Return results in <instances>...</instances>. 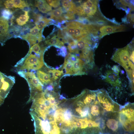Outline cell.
Segmentation results:
<instances>
[{
  "instance_id": "obj_1",
  "label": "cell",
  "mask_w": 134,
  "mask_h": 134,
  "mask_svg": "<svg viewBox=\"0 0 134 134\" xmlns=\"http://www.w3.org/2000/svg\"><path fill=\"white\" fill-rule=\"evenodd\" d=\"M130 45L117 49L111 59L122 66L125 70L131 85L134 84V60L131 57L133 50Z\"/></svg>"
},
{
  "instance_id": "obj_2",
  "label": "cell",
  "mask_w": 134,
  "mask_h": 134,
  "mask_svg": "<svg viewBox=\"0 0 134 134\" xmlns=\"http://www.w3.org/2000/svg\"><path fill=\"white\" fill-rule=\"evenodd\" d=\"M102 119L103 134H125L118 112H105Z\"/></svg>"
},
{
  "instance_id": "obj_3",
  "label": "cell",
  "mask_w": 134,
  "mask_h": 134,
  "mask_svg": "<svg viewBox=\"0 0 134 134\" xmlns=\"http://www.w3.org/2000/svg\"><path fill=\"white\" fill-rule=\"evenodd\" d=\"M119 118L125 132H134V103L130 102L121 106L118 112Z\"/></svg>"
},
{
  "instance_id": "obj_4",
  "label": "cell",
  "mask_w": 134,
  "mask_h": 134,
  "mask_svg": "<svg viewBox=\"0 0 134 134\" xmlns=\"http://www.w3.org/2000/svg\"><path fill=\"white\" fill-rule=\"evenodd\" d=\"M43 53L41 52L38 54H29L25 59L18 63V70L19 71L26 70L28 71L40 69L44 65Z\"/></svg>"
},
{
  "instance_id": "obj_5",
  "label": "cell",
  "mask_w": 134,
  "mask_h": 134,
  "mask_svg": "<svg viewBox=\"0 0 134 134\" xmlns=\"http://www.w3.org/2000/svg\"><path fill=\"white\" fill-rule=\"evenodd\" d=\"M97 100L105 112H118L121 106L115 102L105 90H96Z\"/></svg>"
},
{
  "instance_id": "obj_6",
  "label": "cell",
  "mask_w": 134,
  "mask_h": 134,
  "mask_svg": "<svg viewBox=\"0 0 134 134\" xmlns=\"http://www.w3.org/2000/svg\"><path fill=\"white\" fill-rule=\"evenodd\" d=\"M18 73L21 76L24 78L28 82L30 91L29 98H32L36 93L43 91L44 86L33 72L20 71Z\"/></svg>"
},
{
  "instance_id": "obj_7",
  "label": "cell",
  "mask_w": 134,
  "mask_h": 134,
  "mask_svg": "<svg viewBox=\"0 0 134 134\" xmlns=\"http://www.w3.org/2000/svg\"><path fill=\"white\" fill-rule=\"evenodd\" d=\"M11 78L1 73L0 96L4 99L6 97L15 83L14 80L13 78Z\"/></svg>"
},
{
  "instance_id": "obj_8",
  "label": "cell",
  "mask_w": 134,
  "mask_h": 134,
  "mask_svg": "<svg viewBox=\"0 0 134 134\" xmlns=\"http://www.w3.org/2000/svg\"><path fill=\"white\" fill-rule=\"evenodd\" d=\"M36 26L31 29L29 33L23 36V38L28 42L31 46L39 42L42 40L41 30Z\"/></svg>"
},
{
  "instance_id": "obj_9",
  "label": "cell",
  "mask_w": 134,
  "mask_h": 134,
  "mask_svg": "<svg viewBox=\"0 0 134 134\" xmlns=\"http://www.w3.org/2000/svg\"><path fill=\"white\" fill-rule=\"evenodd\" d=\"M105 112L97 100L91 107L89 117L94 120L99 119L103 116Z\"/></svg>"
},
{
  "instance_id": "obj_10",
  "label": "cell",
  "mask_w": 134,
  "mask_h": 134,
  "mask_svg": "<svg viewBox=\"0 0 134 134\" xmlns=\"http://www.w3.org/2000/svg\"><path fill=\"white\" fill-rule=\"evenodd\" d=\"M104 78L105 81L114 87H119L121 86V81L119 74H117L112 69L107 70Z\"/></svg>"
},
{
  "instance_id": "obj_11",
  "label": "cell",
  "mask_w": 134,
  "mask_h": 134,
  "mask_svg": "<svg viewBox=\"0 0 134 134\" xmlns=\"http://www.w3.org/2000/svg\"><path fill=\"white\" fill-rule=\"evenodd\" d=\"M123 26H114L110 25L102 26L99 29V36L100 38L107 35L116 32L123 31L124 29Z\"/></svg>"
},
{
  "instance_id": "obj_12",
  "label": "cell",
  "mask_w": 134,
  "mask_h": 134,
  "mask_svg": "<svg viewBox=\"0 0 134 134\" xmlns=\"http://www.w3.org/2000/svg\"><path fill=\"white\" fill-rule=\"evenodd\" d=\"M9 24L7 20L0 17V42H3L8 33Z\"/></svg>"
},
{
  "instance_id": "obj_13",
  "label": "cell",
  "mask_w": 134,
  "mask_h": 134,
  "mask_svg": "<svg viewBox=\"0 0 134 134\" xmlns=\"http://www.w3.org/2000/svg\"><path fill=\"white\" fill-rule=\"evenodd\" d=\"M37 78L43 85L52 84V80L50 74L41 69L37 70Z\"/></svg>"
},
{
  "instance_id": "obj_14",
  "label": "cell",
  "mask_w": 134,
  "mask_h": 134,
  "mask_svg": "<svg viewBox=\"0 0 134 134\" xmlns=\"http://www.w3.org/2000/svg\"><path fill=\"white\" fill-rule=\"evenodd\" d=\"M51 20L41 15H38L35 21L36 26L39 30H42L47 24L51 22Z\"/></svg>"
},
{
  "instance_id": "obj_15",
  "label": "cell",
  "mask_w": 134,
  "mask_h": 134,
  "mask_svg": "<svg viewBox=\"0 0 134 134\" xmlns=\"http://www.w3.org/2000/svg\"><path fill=\"white\" fill-rule=\"evenodd\" d=\"M62 6L67 12H72L74 14L76 8L75 4L72 0H63L62 1Z\"/></svg>"
},
{
  "instance_id": "obj_16",
  "label": "cell",
  "mask_w": 134,
  "mask_h": 134,
  "mask_svg": "<svg viewBox=\"0 0 134 134\" xmlns=\"http://www.w3.org/2000/svg\"><path fill=\"white\" fill-rule=\"evenodd\" d=\"M56 37V36L55 35L50 39L46 40V44L48 45L55 46L59 48H61V47L64 46L63 43L57 38Z\"/></svg>"
},
{
  "instance_id": "obj_17",
  "label": "cell",
  "mask_w": 134,
  "mask_h": 134,
  "mask_svg": "<svg viewBox=\"0 0 134 134\" xmlns=\"http://www.w3.org/2000/svg\"><path fill=\"white\" fill-rule=\"evenodd\" d=\"M66 24L67 26L65 28L67 32L73 39L75 28V21L69 22L67 23Z\"/></svg>"
},
{
  "instance_id": "obj_18",
  "label": "cell",
  "mask_w": 134,
  "mask_h": 134,
  "mask_svg": "<svg viewBox=\"0 0 134 134\" xmlns=\"http://www.w3.org/2000/svg\"><path fill=\"white\" fill-rule=\"evenodd\" d=\"M24 12V14L21 15L16 20L17 24L19 25L23 26L25 25L29 20V17L28 12L25 11Z\"/></svg>"
},
{
  "instance_id": "obj_19",
  "label": "cell",
  "mask_w": 134,
  "mask_h": 134,
  "mask_svg": "<svg viewBox=\"0 0 134 134\" xmlns=\"http://www.w3.org/2000/svg\"><path fill=\"white\" fill-rule=\"evenodd\" d=\"M63 11L61 7L51 11L49 13L50 18L55 20L62 16Z\"/></svg>"
},
{
  "instance_id": "obj_20",
  "label": "cell",
  "mask_w": 134,
  "mask_h": 134,
  "mask_svg": "<svg viewBox=\"0 0 134 134\" xmlns=\"http://www.w3.org/2000/svg\"><path fill=\"white\" fill-rule=\"evenodd\" d=\"M84 11L86 15L88 17H90L95 15L97 10V5L93 7H88L82 5H80Z\"/></svg>"
},
{
  "instance_id": "obj_21",
  "label": "cell",
  "mask_w": 134,
  "mask_h": 134,
  "mask_svg": "<svg viewBox=\"0 0 134 134\" xmlns=\"http://www.w3.org/2000/svg\"><path fill=\"white\" fill-rule=\"evenodd\" d=\"M73 63L65 58L63 68L65 69L66 74L73 75Z\"/></svg>"
},
{
  "instance_id": "obj_22",
  "label": "cell",
  "mask_w": 134,
  "mask_h": 134,
  "mask_svg": "<svg viewBox=\"0 0 134 134\" xmlns=\"http://www.w3.org/2000/svg\"><path fill=\"white\" fill-rule=\"evenodd\" d=\"M48 72L52 74L51 78L52 80H55L58 79L63 74V70L60 71L58 69H53V70L48 69Z\"/></svg>"
},
{
  "instance_id": "obj_23",
  "label": "cell",
  "mask_w": 134,
  "mask_h": 134,
  "mask_svg": "<svg viewBox=\"0 0 134 134\" xmlns=\"http://www.w3.org/2000/svg\"><path fill=\"white\" fill-rule=\"evenodd\" d=\"M45 47L41 48L38 44V43H36L31 47L29 52V54H31L33 52L35 53L36 54H38L42 51L45 50Z\"/></svg>"
},
{
  "instance_id": "obj_24",
  "label": "cell",
  "mask_w": 134,
  "mask_h": 134,
  "mask_svg": "<svg viewBox=\"0 0 134 134\" xmlns=\"http://www.w3.org/2000/svg\"><path fill=\"white\" fill-rule=\"evenodd\" d=\"M14 7L23 9L27 6V3L23 0H12Z\"/></svg>"
},
{
  "instance_id": "obj_25",
  "label": "cell",
  "mask_w": 134,
  "mask_h": 134,
  "mask_svg": "<svg viewBox=\"0 0 134 134\" xmlns=\"http://www.w3.org/2000/svg\"><path fill=\"white\" fill-rule=\"evenodd\" d=\"M77 40H74L73 41L69 43L67 48L69 52L77 54L78 51L76 47Z\"/></svg>"
},
{
  "instance_id": "obj_26",
  "label": "cell",
  "mask_w": 134,
  "mask_h": 134,
  "mask_svg": "<svg viewBox=\"0 0 134 134\" xmlns=\"http://www.w3.org/2000/svg\"><path fill=\"white\" fill-rule=\"evenodd\" d=\"M37 7L39 11L43 13H47L52 10L51 7L47 3L42 6Z\"/></svg>"
},
{
  "instance_id": "obj_27",
  "label": "cell",
  "mask_w": 134,
  "mask_h": 134,
  "mask_svg": "<svg viewBox=\"0 0 134 134\" xmlns=\"http://www.w3.org/2000/svg\"><path fill=\"white\" fill-rule=\"evenodd\" d=\"M1 14L2 17L7 20L10 17L12 12L9 9H4L2 11Z\"/></svg>"
},
{
  "instance_id": "obj_28",
  "label": "cell",
  "mask_w": 134,
  "mask_h": 134,
  "mask_svg": "<svg viewBox=\"0 0 134 134\" xmlns=\"http://www.w3.org/2000/svg\"><path fill=\"white\" fill-rule=\"evenodd\" d=\"M48 3L51 7L54 8L58 7L60 5V0H46Z\"/></svg>"
},
{
  "instance_id": "obj_29",
  "label": "cell",
  "mask_w": 134,
  "mask_h": 134,
  "mask_svg": "<svg viewBox=\"0 0 134 134\" xmlns=\"http://www.w3.org/2000/svg\"><path fill=\"white\" fill-rule=\"evenodd\" d=\"M74 14H76L80 16H84L86 15L83 9L80 5L76 7Z\"/></svg>"
},
{
  "instance_id": "obj_30",
  "label": "cell",
  "mask_w": 134,
  "mask_h": 134,
  "mask_svg": "<svg viewBox=\"0 0 134 134\" xmlns=\"http://www.w3.org/2000/svg\"><path fill=\"white\" fill-rule=\"evenodd\" d=\"M74 13L72 12H67V13L63 15V16L66 20H73L75 19Z\"/></svg>"
},
{
  "instance_id": "obj_31",
  "label": "cell",
  "mask_w": 134,
  "mask_h": 134,
  "mask_svg": "<svg viewBox=\"0 0 134 134\" xmlns=\"http://www.w3.org/2000/svg\"><path fill=\"white\" fill-rule=\"evenodd\" d=\"M3 5L7 9L12 8L14 7V6L12 0H8L4 1L3 2Z\"/></svg>"
},
{
  "instance_id": "obj_32",
  "label": "cell",
  "mask_w": 134,
  "mask_h": 134,
  "mask_svg": "<svg viewBox=\"0 0 134 134\" xmlns=\"http://www.w3.org/2000/svg\"><path fill=\"white\" fill-rule=\"evenodd\" d=\"M57 36L58 38H62V39L65 38L60 29H59L58 31Z\"/></svg>"
},
{
  "instance_id": "obj_33",
  "label": "cell",
  "mask_w": 134,
  "mask_h": 134,
  "mask_svg": "<svg viewBox=\"0 0 134 134\" xmlns=\"http://www.w3.org/2000/svg\"><path fill=\"white\" fill-rule=\"evenodd\" d=\"M111 69L116 73L119 74L120 70L119 67L117 66H114L111 68Z\"/></svg>"
},
{
  "instance_id": "obj_34",
  "label": "cell",
  "mask_w": 134,
  "mask_h": 134,
  "mask_svg": "<svg viewBox=\"0 0 134 134\" xmlns=\"http://www.w3.org/2000/svg\"><path fill=\"white\" fill-rule=\"evenodd\" d=\"M4 99L0 96V106L3 103Z\"/></svg>"
},
{
  "instance_id": "obj_35",
  "label": "cell",
  "mask_w": 134,
  "mask_h": 134,
  "mask_svg": "<svg viewBox=\"0 0 134 134\" xmlns=\"http://www.w3.org/2000/svg\"><path fill=\"white\" fill-rule=\"evenodd\" d=\"M2 72L0 71V89L1 84V74Z\"/></svg>"
},
{
  "instance_id": "obj_36",
  "label": "cell",
  "mask_w": 134,
  "mask_h": 134,
  "mask_svg": "<svg viewBox=\"0 0 134 134\" xmlns=\"http://www.w3.org/2000/svg\"><path fill=\"white\" fill-rule=\"evenodd\" d=\"M125 134H133V133L125 132Z\"/></svg>"
}]
</instances>
